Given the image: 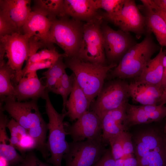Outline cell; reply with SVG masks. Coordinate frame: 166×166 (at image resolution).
<instances>
[{"mask_svg": "<svg viewBox=\"0 0 166 166\" xmlns=\"http://www.w3.org/2000/svg\"><path fill=\"white\" fill-rule=\"evenodd\" d=\"M102 127V138L103 142L108 143L111 137L124 131L125 126L114 119L109 112L101 119Z\"/></svg>", "mask_w": 166, "mask_h": 166, "instance_id": "22", "label": "cell"}, {"mask_svg": "<svg viewBox=\"0 0 166 166\" xmlns=\"http://www.w3.org/2000/svg\"><path fill=\"white\" fill-rule=\"evenodd\" d=\"M64 58L63 57H60L51 67L43 73L42 74L45 77H50L59 80L60 79L66 72L65 69L67 68L63 61Z\"/></svg>", "mask_w": 166, "mask_h": 166, "instance_id": "29", "label": "cell"}, {"mask_svg": "<svg viewBox=\"0 0 166 166\" xmlns=\"http://www.w3.org/2000/svg\"><path fill=\"white\" fill-rule=\"evenodd\" d=\"M124 132L111 137L108 141L111 146L112 155L115 160L121 158L124 156L122 140Z\"/></svg>", "mask_w": 166, "mask_h": 166, "instance_id": "28", "label": "cell"}, {"mask_svg": "<svg viewBox=\"0 0 166 166\" xmlns=\"http://www.w3.org/2000/svg\"><path fill=\"white\" fill-rule=\"evenodd\" d=\"M55 19L43 11L33 7L22 28V34L29 38L36 37L48 49L53 48L54 47L50 41V31L52 22Z\"/></svg>", "mask_w": 166, "mask_h": 166, "instance_id": "13", "label": "cell"}, {"mask_svg": "<svg viewBox=\"0 0 166 166\" xmlns=\"http://www.w3.org/2000/svg\"><path fill=\"white\" fill-rule=\"evenodd\" d=\"M64 124L66 131L70 136L73 141L102 137L101 119L92 111L85 112L72 124L64 123Z\"/></svg>", "mask_w": 166, "mask_h": 166, "instance_id": "12", "label": "cell"}, {"mask_svg": "<svg viewBox=\"0 0 166 166\" xmlns=\"http://www.w3.org/2000/svg\"><path fill=\"white\" fill-rule=\"evenodd\" d=\"M5 50L3 45L0 43V64L5 62L4 57H5Z\"/></svg>", "mask_w": 166, "mask_h": 166, "instance_id": "44", "label": "cell"}, {"mask_svg": "<svg viewBox=\"0 0 166 166\" xmlns=\"http://www.w3.org/2000/svg\"><path fill=\"white\" fill-rule=\"evenodd\" d=\"M53 93L61 95L62 98L63 109L62 113H66V106L68 101V96L69 95L65 89L60 85V83L53 90Z\"/></svg>", "mask_w": 166, "mask_h": 166, "instance_id": "38", "label": "cell"}, {"mask_svg": "<svg viewBox=\"0 0 166 166\" xmlns=\"http://www.w3.org/2000/svg\"><path fill=\"white\" fill-rule=\"evenodd\" d=\"M0 43L5 50L7 65L13 70L14 76L13 81L16 85L22 77L23 64L32 55L30 38L21 33L0 37Z\"/></svg>", "mask_w": 166, "mask_h": 166, "instance_id": "7", "label": "cell"}, {"mask_svg": "<svg viewBox=\"0 0 166 166\" xmlns=\"http://www.w3.org/2000/svg\"><path fill=\"white\" fill-rule=\"evenodd\" d=\"M166 103V88L164 90L163 94L160 97L158 103L159 105H164Z\"/></svg>", "mask_w": 166, "mask_h": 166, "instance_id": "45", "label": "cell"}, {"mask_svg": "<svg viewBox=\"0 0 166 166\" xmlns=\"http://www.w3.org/2000/svg\"><path fill=\"white\" fill-rule=\"evenodd\" d=\"M44 99L45 100L46 113L49 119V133L46 145L50 157L46 160L47 162L53 166H62L64 155L69 147V143L66 140V136L68 134L64 122L66 114L62 113H59L55 109L47 90Z\"/></svg>", "mask_w": 166, "mask_h": 166, "instance_id": "4", "label": "cell"}, {"mask_svg": "<svg viewBox=\"0 0 166 166\" xmlns=\"http://www.w3.org/2000/svg\"><path fill=\"white\" fill-rule=\"evenodd\" d=\"M69 144L63 157L65 166H93L106 150L102 137Z\"/></svg>", "mask_w": 166, "mask_h": 166, "instance_id": "8", "label": "cell"}, {"mask_svg": "<svg viewBox=\"0 0 166 166\" xmlns=\"http://www.w3.org/2000/svg\"><path fill=\"white\" fill-rule=\"evenodd\" d=\"M9 129L10 136L16 137L20 140L28 134V131L13 118L9 121L7 127Z\"/></svg>", "mask_w": 166, "mask_h": 166, "instance_id": "34", "label": "cell"}, {"mask_svg": "<svg viewBox=\"0 0 166 166\" xmlns=\"http://www.w3.org/2000/svg\"><path fill=\"white\" fill-rule=\"evenodd\" d=\"M57 61L55 60L48 59L32 64L27 68L22 69V77L29 73L37 72V70L41 69L47 68L48 69Z\"/></svg>", "mask_w": 166, "mask_h": 166, "instance_id": "33", "label": "cell"}, {"mask_svg": "<svg viewBox=\"0 0 166 166\" xmlns=\"http://www.w3.org/2000/svg\"><path fill=\"white\" fill-rule=\"evenodd\" d=\"M22 161L14 166H52L41 160L32 151L27 152Z\"/></svg>", "mask_w": 166, "mask_h": 166, "instance_id": "32", "label": "cell"}, {"mask_svg": "<svg viewBox=\"0 0 166 166\" xmlns=\"http://www.w3.org/2000/svg\"><path fill=\"white\" fill-rule=\"evenodd\" d=\"M102 16L122 31L134 33L138 38L149 31L145 16L133 0H125L121 10L117 14L109 15L104 13Z\"/></svg>", "mask_w": 166, "mask_h": 166, "instance_id": "9", "label": "cell"}, {"mask_svg": "<svg viewBox=\"0 0 166 166\" xmlns=\"http://www.w3.org/2000/svg\"><path fill=\"white\" fill-rule=\"evenodd\" d=\"M157 6L166 10V0H152Z\"/></svg>", "mask_w": 166, "mask_h": 166, "instance_id": "43", "label": "cell"}, {"mask_svg": "<svg viewBox=\"0 0 166 166\" xmlns=\"http://www.w3.org/2000/svg\"><path fill=\"white\" fill-rule=\"evenodd\" d=\"M155 11L160 15L166 22V10L156 5L152 0H142Z\"/></svg>", "mask_w": 166, "mask_h": 166, "instance_id": "40", "label": "cell"}, {"mask_svg": "<svg viewBox=\"0 0 166 166\" xmlns=\"http://www.w3.org/2000/svg\"><path fill=\"white\" fill-rule=\"evenodd\" d=\"M164 90L160 85L136 81L128 84L129 96L142 105H158Z\"/></svg>", "mask_w": 166, "mask_h": 166, "instance_id": "15", "label": "cell"}, {"mask_svg": "<svg viewBox=\"0 0 166 166\" xmlns=\"http://www.w3.org/2000/svg\"><path fill=\"white\" fill-rule=\"evenodd\" d=\"M128 84L124 81H113L103 87L96 100L92 104L91 111L101 119L107 112L128 102Z\"/></svg>", "mask_w": 166, "mask_h": 166, "instance_id": "10", "label": "cell"}, {"mask_svg": "<svg viewBox=\"0 0 166 166\" xmlns=\"http://www.w3.org/2000/svg\"><path fill=\"white\" fill-rule=\"evenodd\" d=\"M65 63L74 74L79 85L91 104L104 86L108 72L116 63L102 65L85 61L77 57H65Z\"/></svg>", "mask_w": 166, "mask_h": 166, "instance_id": "2", "label": "cell"}, {"mask_svg": "<svg viewBox=\"0 0 166 166\" xmlns=\"http://www.w3.org/2000/svg\"><path fill=\"white\" fill-rule=\"evenodd\" d=\"M14 76V71L6 62L0 64V101H3L6 98L16 100L14 86L11 82Z\"/></svg>", "mask_w": 166, "mask_h": 166, "instance_id": "21", "label": "cell"}, {"mask_svg": "<svg viewBox=\"0 0 166 166\" xmlns=\"http://www.w3.org/2000/svg\"><path fill=\"white\" fill-rule=\"evenodd\" d=\"M126 113L127 123L131 125L153 122L149 113L144 110L142 105H135L128 103Z\"/></svg>", "mask_w": 166, "mask_h": 166, "instance_id": "24", "label": "cell"}, {"mask_svg": "<svg viewBox=\"0 0 166 166\" xmlns=\"http://www.w3.org/2000/svg\"><path fill=\"white\" fill-rule=\"evenodd\" d=\"M17 33H20L16 26L5 15L0 12V37Z\"/></svg>", "mask_w": 166, "mask_h": 166, "instance_id": "31", "label": "cell"}, {"mask_svg": "<svg viewBox=\"0 0 166 166\" xmlns=\"http://www.w3.org/2000/svg\"><path fill=\"white\" fill-rule=\"evenodd\" d=\"M91 103L75 80L73 88L66 106V116L71 121L77 119L86 112L89 110Z\"/></svg>", "mask_w": 166, "mask_h": 166, "instance_id": "18", "label": "cell"}, {"mask_svg": "<svg viewBox=\"0 0 166 166\" xmlns=\"http://www.w3.org/2000/svg\"><path fill=\"white\" fill-rule=\"evenodd\" d=\"M75 78V76L73 73L69 76L66 72L59 80L60 85L65 89L69 95L72 91Z\"/></svg>", "mask_w": 166, "mask_h": 166, "instance_id": "37", "label": "cell"}, {"mask_svg": "<svg viewBox=\"0 0 166 166\" xmlns=\"http://www.w3.org/2000/svg\"><path fill=\"white\" fill-rule=\"evenodd\" d=\"M148 29L155 35L161 47L166 46V22L163 18L150 6L140 0Z\"/></svg>", "mask_w": 166, "mask_h": 166, "instance_id": "19", "label": "cell"}, {"mask_svg": "<svg viewBox=\"0 0 166 166\" xmlns=\"http://www.w3.org/2000/svg\"><path fill=\"white\" fill-rule=\"evenodd\" d=\"M164 147L165 152L166 156V137H165L163 139Z\"/></svg>", "mask_w": 166, "mask_h": 166, "instance_id": "48", "label": "cell"}, {"mask_svg": "<svg viewBox=\"0 0 166 166\" xmlns=\"http://www.w3.org/2000/svg\"><path fill=\"white\" fill-rule=\"evenodd\" d=\"M93 166H117L109 150H106L99 160Z\"/></svg>", "mask_w": 166, "mask_h": 166, "instance_id": "36", "label": "cell"}, {"mask_svg": "<svg viewBox=\"0 0 166 166\" xmlns=\"http://www.w3.org/2000/svg\"><path fill=\"white\" fill-rule=\"evenodd\" d=\"M138 162L136 158L131 155L124 160V166H137Z\"/></svg>", "mask_w": 166, "mask_h": 166, "instance_id": "41", "label": "cell"}, {"mask_svg": "<svg viewBox=\"0 0 166 166\" xmlns=\"http://www.w3.org/2000/svg\"><path fill=\"white\" fill-rule=\"evenodd\" d=\"M117 166H124V159L121 158L115 160Z\"/></svg>", "mask_w": 166, "mask_h": 166, "instance_id": "47", "label": "cell"}, {"mask_svg": "<svg viewBox=\"0 0 166 166\" xmlns=\"http://www.w3.org/2000/svg\"><path fill=\"white\" fill-rule=\"evenodd\" d=\"M65 16L86 22L95 18L97 12L94 0H64Z\"/></svg>", "mask_w": 166, "mask_h": 166, "instance_id": "17", "label": "cell"}, {"mask_svg": "<svg viewBox=\"0 0 166 166\" xmlns=\"http://www.w3.org/2000/svg\"><path fill=\"white\" fill-rule=\"evenodd\" d=\"M137 161V166H166V156L164 147L152 152Z\"/></svg>", "mask_w": 166, "mask_h": 166, "instance_id": "25", "label": "cell"}, {"mask_svg": "<svg viewBox=\"0 0 166 166\" xmlns=\"http://www.w3.org/2000/svg\"><path fill=\"white\" fill-rule=\"evenodd\" d=\"M83 25L81 21L67 16L53 21L50 31V41L64 50L65 57L77 56L82 40Z\"/></svg>", "mask_w": 166, "mask_h": 166, "instance_id": "5", "label": "cell"}, {"mask_svg": "<svg viewBox=\"0 0 166 166\" xmlns=\"http://www.w3.org/2000/svg\"><path fill=\"white\" fill-rule=\"evenodd\" d=\"M101 31L105 54L108 59L113 63L121 59L136 44L129 33L121 30H115L106 24L102 23Z\"/></svg>", "mask_w": 166, "mask_h": 166, "instance_id": "11", "label": "cell"}, {"mask_svg": "<svg viewBox=\"0 0 166 166\" xmlns=\"http://www.w3.org/2000/svg\"><path fill=\"white\" fill-rule=\"evenodd\" d=\"M97 10L102 9L105 13L109 15H113L119 12L123 6L125 0H94Z\"/></svg>", "mask_w": 166, "mask_h": 166, "instance_id": "27", "label": "cell"}, {"mask_svg": "<svg viewBox=\"0 0 166 166\" xmlns=\"http://www.w3.org/2000/svg\"><path fill=\"white\" fill-rule=\"evenodd\" d=\"M166 50L161 48L157 55L146 64L136 81H144L154 85H160L163 74V61Z\"/></svg>", "mask_w": 166, "mask_h": 166, "instance_id": "20", "label": "cell"}, {"mask_svg": "<svg viewBox=\"0 0 166 166\" xmlns=\"http://www.w3.org/2000/svg\"><path fill=\"white\" fill-rule=\"evenodd\" d=\"M37 100L20 102L13 99L5 98L2 109L27 130L29 134L37 141V150L46 160L50 156L46 145L48 124L39 111Z\"/></svg>", "mask_w": 166, "mask_h": 166, "instance_id": "1", "label": "cell"}, {"mask_svg": "<svg viewBox=\"0 0 166 166\" xmlns=\"http://www.w3.org/2000/svg\"><path fill=\"white\" fill-rule=\"evenodd\" d=\"M0 166H10V163L5 158L0 156Z\"/></svg>", "mask_w": 166, "mask_h": 166, "instance_id": "46", "label": "cell"}, {"mask_svg": "<svg viewBox=\"0 0 166 166\" xmlns=\"http://www.w3.org/2000/svg\"><path fill=\"white\" fill-rule=\"evenodd\" d=\"M38 147L36 140L28 133L21 138L16 149L23 156L27 152L35 149H37Z\"/></svg>", "mask_w": 166, "mask_h": 166, "instance_id": "30", "label": "cell"}, {"mask_svg": "<svg viewBox=\"0 0 166 166\" xmlns=\"http://www.w3.org/2000/svg\"><path fill=\"white\" fill-rule=\"evenodd\" d=\"M122 147L124 156L122 158L125 159L132 155L134 152L131 137L129 133L124 131L122 140Z\"/></svg>", "mask_w": 166, "mask_h": 166, "instance_id": "35", "label": "cell"}, {"mask_svg": "<svg viewBox=\"0 0 166 166\" xmlns=\"http://www.w3.org/2000/svg\"><path fill=\"white\" fill-rule=\"evenodd\" d=\"M103 19L99 15L84 24L82 40L77 57L85 61L105 65L101 31Z\"/></svg>", "mask_w": 166, "mask_h": 166, "instance_id": "6", "label": "cell"}, {"mask_svg": "<svg viewBox=\"0 0 166 166\" xmlns=\"http://www.w3.org/2000/svg\"><path fill=\"white\" fill-rule=\"evenodd\" d=\"M62 57H65V54L59 53L55 47L51 49H44L31 55L26 61L24 68H26L31 64L37 62L48 59L57 60Z\"/></svg>", "mask_w": 166, "mask_h": 166, "instance_id": "26", "label": "cell"}, {"mask_svg": "<svg viewBox=\"0 0 166 166\" xmlns=\"http://www.w3.org/2000/svg\"><path fill=\"white\" fill-rule=\"evenodd\" d=\"M163 65L164 68V74L160 85L164 90L166 88V55L164 57Z\"/></svg>", "mask_w": 166, "mask_h": 166, "instance_id": "42", "label": "cell"}, {"mask_svg": "<svg viewBox=\"0 0 166 166\" xmlns=\"http://www.w3.org/2000/svg\"><path fill=\"white\" fill-rule=\"evenodd\" d=\"M164 131H165V133H166V121L165 126V127H164Z\"/></svg>", "mask_w": 166, "mask_h": 166, "instance_id": "49", "label": "cell"}, {"mask_svg": "<svg viewBox=\"0 0 166 166\" xmlns=\"http://www.w3.org/2000/svg\"><path fill=\"white\" fill-rule=\"evenodd\" d=\"M33 7L46 13L54 19L65 16L64 11V0H35Z\"/></svg>", "mask_w": 166, "mask_h": 166, "instance_id": "23", "label": "cell"}, {"mask_svg": "<svg viewBox=\"0 0 166 166\" xmlns=\"http://www.w3.org/2000/svg\"><path fill=\"white\" fill-rule=\"evenodd\" d=\"M30 0H0V12L5 15L22 33V28L31 11Z\"/></svg>", "mask_w": 166, "mask_h": 166, "instance_id": "16", "label": "cell"}, {"mask_svg": "<svg viewBox=\"0 0 166 166\" xmlns=\"http://www.w3.org/2000/svg\"><path fill=\"white\" fill-rule=\"evenodd\" d=\"M151 33L149 31L141 42L129 49L118 64L112 70L113 76L123 79L137 78L140 75L147 63L159 49Z\"/></svg>", "mask_w": 166, "mask_h": 166, "instance_id": "3", "label": "cell"}, {"mask_svg": "<svg viewBox=\"0 0 166 166\" xmlns=\"http://www.w3.org/2000/svg\"><path fill=\"white\" fill-rule=\"evenodd\" d=\"M46 91V86L38 78L37 72H30L23 76L14 85V97L20 102L29 99L38 100L40 97L44 99Z\"/></svg>", "mask_w": 166, "mask_h": 166, "instance_id": "14", "label": "cell"}, {"mask_svg": "<svg viewBox=\"0 0 166 166\" xmlns=\"http://www.w3.org/2000/svg\"><path fill=\"white\" fill-rule=\"evenodd\" d=\"M45 77L46 78L45 85L46 87V89L49 92L50 91L53 92L60 83L59 80L50 77Z\"/></svg>", "mask_w": 166, "mask_h": 166, "instance_id": "39", "label": "cell"}]
</instances>
